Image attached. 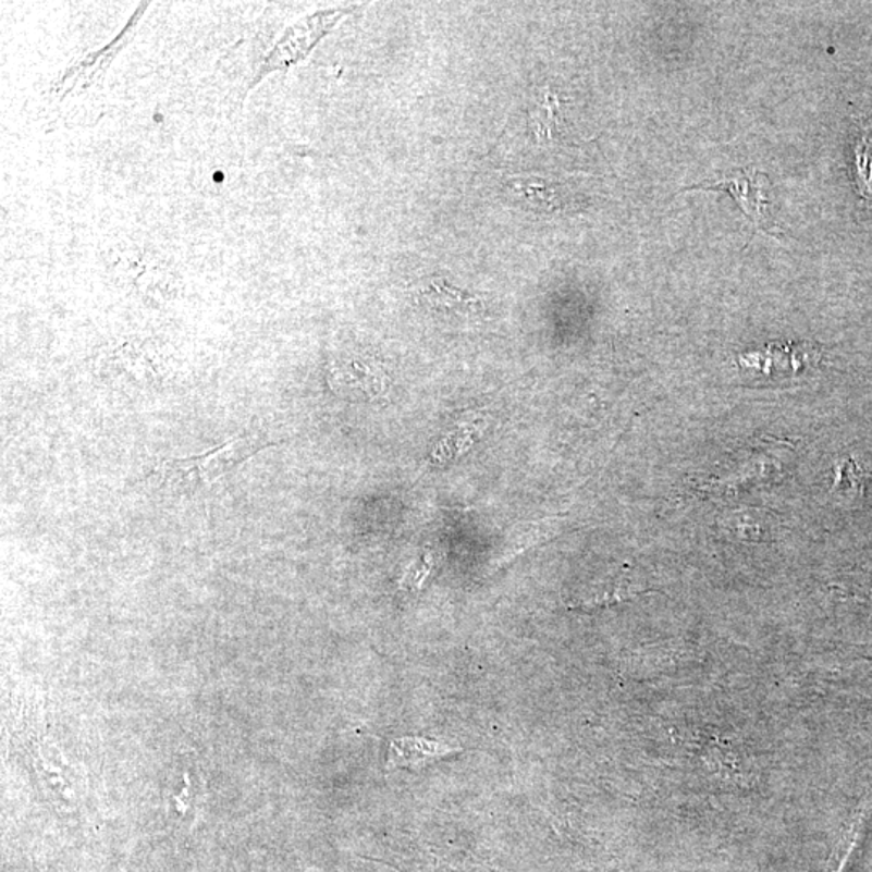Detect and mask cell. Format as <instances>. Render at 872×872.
<instances>
[{
	"mask_svg": "<svg viewBox=\"0 0 872 872\" xmlns=\"http://www.w3.org/2000/svg\"><path fill=\"white\" fill-rule=\"evenodd\" d=\"M259 450L262 447L253 438L238 437L199 456L165 460L152 470L150 479L167 493L199 494Z\"/></svg>",
	"mask_w": 872,
	"mask_h": 872,
	"instance_id": "6da1fadb",
	"label": "cell"
},
{
	"mask_svg": "<svg viewBox=\"0 0 872 872\" xmlns=\"http://www.w3.org/2000/svg\"><path fill=\"white\" fill-rule=\"evenodd\" d=\"M347 12L349 10H322V12L314 13V15L300 20L296 25L286 29L285 35L277 42L275 48L270 50L269 56L266 57V62H263L262 69L257 75L256 83H259L269 73L290 69L291 65L303 60L314 49V46L336 25L341 16L346 15Z\"/></svg>",
	"mask_w": 872,
	"mask_h": 872,
	"instance_id": "7a4b0ae2",
	"label": "cell"
},
{
	"mask_svg": "<svg viewBox=\"0 0 872 872\" xmlns=\"http://www.w3.org/2000/svg\"><path fill=\"white\" fill-rule=\"evenodd\" d=\"M771 188L773 186L764 173L757 172L754 169H744L735 170L721 182L691 186L688 189H710V192L730 194L758 230L774 235L770 212H767V207L771 206Z\"/></svg>",
	"mask_w": 872,
	"mask_h": 872,
	"instance_id": "3957f363",
	"label": "cell"
},
{
	"mask_svg": "<svg viewBox=\"0 0 872 872\" xmlns=\"http://www.w3.org/2000/svg\"><path fill=\"white\" fill-rule=\"evenodd\" d=\"M330 385L339 393H353L367 401L382 400L390 388L385 369L372 357L340 360L330 372Z\"/></svg>",
	"mask_w": 872,
	"mask_h": 872,
	"instance_id": "277c9868",
	"label": "cell"
},
{
	"mask_svg": "<svg viewBox=\"0 0 872 872\" xmlns=\"http://www.w3.org/2000/svg\"><path fill=\"white\" fill-rule=\"evenodd\" d=\"M420 297L423 303L447 317H459V319H474L484 312V303L477 294L469 291L456 288L443 279H432L422 290Z\"/></svg>",
	"mask_w": 872,
	"mask_h": 872,
	"instance_id": "5b68a950",
	"label": "cell"
},
{
	"mask_svg": "<svg viewBox=\"0 0 872 872\" xmlns=\"http://www.w3.org/2000/svg\"><path fill=\"white\" fill-rule=\"evenodd\" d=\"M453 751L447 745L438 740H429V738H400V740H394L391 744L390 764L393 767L416 770V767L433 763V761L440 760V758L446 757Z\"/></svg>",
	"mask_w": 872,
	"mask_h": 872,
	"instance_id": "8992f818",
	"label": "cell"
},
{
	"mask_svg": "<svg viewBox=\"0 0 872 872\" xmlns=\"http://www.w3.org/2000/svg\"><path fill=\"white\" fill-rule=\"evenodd\" d=\"M507 192L524 200L527 209L551 213L563 207L560 186L541 176H516L506 183Z\"/></svg>",
	"mask_w": 872,
	"mask_h": 872,
	"instance_id": "52a82bcc",
	"label": "cell"
},
{
	"mask_svg": "<svg viewBox=\"0 0 872 872\" xmlns=\"http://www.w3.org/2000/svg\"><path fill=\"white\" fill-rule=\"evenodd\" d=\"M169 801L172 805L170 811L175 814L176 821L189 823L194 818L199 816L204 801H206V784H204L202 775L194 778L192 771H183L182 790L173 791Z\"/></svg>",
	"mask_w": 872,
	"mask_h": 872,
	"instance_id": "ba28073f",
	"label": "cell"
},
{
	"mask_svg": "<svg viewBox=\"0 0 872 872\" xmlns=\"http://www.w3.org/2000/svg\"><path fill=\"white\" fill-rule=\"evenodd\" d=\"M643 588L640 585H635L629 579H619L613 585H601L600 588H594L590 597L584 598L576 606L579 607H597L603 604L617 603V601L629 600L635 594L641 593Z\"/></svg>",
	"mask_w": 872,
	"mask_h": 872,
	"instance_id": "9c48e42d",
	"label": "cell"
},
{
	"mask_svg": "<svg viewBox=\"0 0 872 872\" xmlns=\"http://www.w3.org/2000/svg\"><path fill=\"white\" fill-rule=\"evenodd\" d=\"M835 491L838 496L848 501L860 500L863 496V470L853 459H847L838 467Z\"/></svg>",
	"mask_w": 872,
	"mask_h": 872,
	"instance_id": "30bf717a",
	"label": "cell"
},
{
	"mask_svg": "<svg viewBox=\"0 0 872 872\" xmlns=\"http://www.w3.org/2000/svg\"><path fill=\"white\" fill-rule=\"evenodd\" d=\"M557 123H560V103H557L556 96L546 95L533 115V126L538 138H551Z\"/></svg>",
	"mask_w": 872,
	"mask_h": 872,
	"instance_id": "8fae6325",
	"label": "cell"
},
{
	"mask_svg": "<svg viewBox=\"0 0 872 872\" xmlns=\"http://www.w3.org/2000/svg\"><path fill=\"white\" fill-rule=\"evenodd\" d=\"M433 564V556L430 553L423 554L417 563H414L410 566V569L407 570L406 577H404V581H406L407 587L409 588H420L423 585V581L427 580V577L430 576L432 573Z\"/></svg>",
	"mask_w": 872,
	"mask_h": 872,
	"instance_id": "7c38bea8",
	"label": "cell"
}]
</instances>
